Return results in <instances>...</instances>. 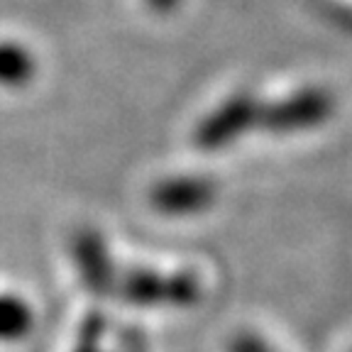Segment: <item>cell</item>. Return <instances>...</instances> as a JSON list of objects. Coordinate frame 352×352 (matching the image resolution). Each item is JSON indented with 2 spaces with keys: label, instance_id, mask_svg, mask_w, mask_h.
<instances>
[{
  "label": "cell",
  "instance_id": "1",
  "mask_svg": "<svg viewBox=\"0 0 352 352\" xmlns=\"http://www.w3.org/2000/svg\"><path fill=\"white\" fill-rule=\"evenodd\" d=\"M336 96L325 86L308 83L298 86L292 94L262 103L259 132L267 135H301V132L320 130L336 116Z\"/></svg>",
  "mask_w": 352,
  "mask_h": 352
},
{
  "label": "cell",
  "instance_id": "2",
  "mask_svg": "<svg viewBox=\"0 0 352 352\" xmlns=\"http://www.w3.org/2000/svg\"><path fill=\"white\" fill-rule=\"evenodd\" d=\"M116 294L142 308H188L201 298V281L191 272H160L138 267L118 274Z\"/></svg>",
  "mask_w": 352,
  "mask_h": 352
},
{
  "label": "cell",
  "instance_id": "3",
  "mask_svg": "<svg viewBox=\"0 0 352 352\" xmlns=\"http://www.w3.org/2000/svg\"><path fill=\"white\" fill-rule=\"evenodd\" d=\"M262 103L252 91H235L223 103L206 113L204 120L193 130V144L201 152H220L232 147L250 132H259V118H262Z\"/></svg>",
  "mask_w": 352,
  "mask_h": 352
},
{
  "label": "cell",
  "instance_id": "4",
  "mask_svg": "<svg viewBox=\"0 0 352 352\" xmlns=\"http://www.w3.org/2000/svg\"><path fill=\"white\" fill-rule=\"evenodd\" d=\"M218 201V184L204 174L169 176L154 184L149 191V204L157 213L169 218H188L206 213Z\"/></svg>",
  "mask_w": 352,
  "mask_h": 352
},
{
  "label": "cell",
  "instance_id": "5",
  "mask_svg": "<svg viewBox=\"0 0 352 352\" xmlns=\"http://www.w3.org/2000/svg\"><path fill=\"white\" fill-rule=\"evenodd\" d=\"M74 259H76L78 274L88 292L94 296H110L116 294L118 274L113 259L105 248L103 237L96 230H81L74 237Z\"/></svg>",
  "mask_w": 352,
  "mask_h": 352
},
{
  "label": "cell",
  "instance_id": "6",
  "mask_svg": "<svg viewBox=\"0 0 352 352\" xmlns=\"http://www.w3.org/2000/svg\"><path fill=\"white\" fill-rule=\"evenodd\" d=\"M32 325L34 316L28 301H22L12 294H0V340H22L25 336H30Z\"/></svg>",
  "mask_w": 352,
  "mask_h": 352
},
{
  "label": "cell",
  "instance_id": "7",
  "mask_svg": "<svg viewBox=\"0 0 352 352\" xmlns=\"http://www.w3.org/2000/svg\"><path fill=\"white\" fill-rule=\"evenodd\" d=\"M34 72V61L28 52L15 44H0V83L22 86Z\"/></svg>",
  "mask_w": 352,
  "mask_h": 352
},
{
  "label": "cell",
  "instance_id": "8",
  "mask_svg": "<svg viewBox=\"0 0 352 352\" xmlns=\"http://www.w3.org/2000/svg\"><path fill=\"white\" fill-rule=\"evenodd\" d=\"M105 333V320L100 316H88L81 325V336L74 352H103L100 350V338Z\"/></svg>",
  "mask_w": 352,
  "mask_h": 352
},
{
  "label": "cell",
  "instance_id": "9",
  "mask_svg": "<svg viewBox=\"0 0 352 352\" xmlns=\"http://www.w3.org/2000/svg\"><path fill=\"white\" fill-rule=\"evenodd\" d=\"M226 352H279V350H276L267 338L259 336V333L242 330V333H235V336L230 338Z\"/></svg>",
  "mask_w": 352,
  "mask_h": 352
},
{
  "label": "cell",
  "instance_id": "10",
  "mask_svg": "<svg viewBox=\"0 0 352 352\" xmlns=\"http://www.w3.org/2000/svg\"><path fill=\"white\" fill-rule=\"evenodd\" d=\"M149 8H152L154 12H160V15H169V12H174L176 8L182 6V0H147Z\"/></svg>",
  "mask_w": 352,
  "mask_h": 352
},
{
  "label": "cell",
  "instance_id": "11",
  "mask_svg": "<svg viewBox=\"0 0 352 352\" xmlns=\"http://www.w3.org/2000/svg\"><path fill=\"white\" fill-rule=\"evenodd\" d=\"M127 345H125V352H142V350H140V347H138V342H135V340H130V338H127Z\"/></svg>",
  "mask_w": 352,
  "mask_h": 352
},
{
  "label": "cell",
  "instance_id": "12",
  "mask_svg": "<svg viewBox=\"0 0 352 352\" xmlns=\"http://www.w3.org/2000/svg\"><path fill=\"white\" fill-rule=\"evenodd\" d=\"M350 352H352V350H350Z\"/></svg>",
  "mask_w": 352,
  "mask_h": 352
}]
</instances>
